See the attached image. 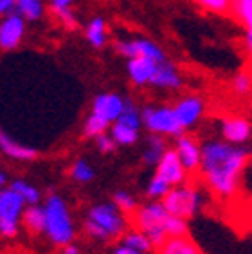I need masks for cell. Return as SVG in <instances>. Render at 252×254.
<instances>
[{"instance_id":"1","label":"cell","mask_w":252,"mask_h":254,"mask_svg":"<svg viewBox=\"0 0 252 254\" xmlns=\"http://www.w3.org/2000/svg\"><path fill=\"white\" fill-rule=\"evenodd\" d=\"M249 152L229 142H205L202 146L198 182H204L220 200H229L240 190L243 171L247 168Z\"/></svg>"},{"instance_id":"2","label":"cell","mask_w":252,"mask_h":254,"mask_svg":"<svg viewBox=\"0 0 252 254\" xmlns=\"http://www.w3.org/2000/svg\"><path fill=\"white\" fill-rule=\"evenodd\" d=\"M168 218H170V213L164 204H159V202L137 207L133 213L126 215V222L131 225V229L141 231L142 235L148 236L153 247H159L166 238H170L166 231Z\"/></svg>"},{"instance_id":"3","label":"cell","mask_w":252,"mask_h":254,"mask_svg":"<svg viewBox=\"0 0 252 254\" xmlns=\"http://www.w3.org/2000/svg\"><path fill=\"white\" fill-rule=\"evenodd\" d=\"M45 233L56 245L72 244L74 227L62 196L51 195L45 202Z\"/></svg>"},{"instance_id":"4","label":"cell","mask_w":252,"mask_h":254,"mask_svg":"<svg viewBox=\"0 0 252 254\" xmlns=\"http://www.w3.org/2000/svg\"><path fill=\"white\" fill-rule=\"evenodd\" d=\"M87 231L97 240L117 238L125 231V218L116 204H99L88 211Z\"/></svg>"},{"instance_id":"5","label":"cell","mask_w":252,"mask_h":254,"mask_svg":"<svg viewBox=\"0 0 252 254\" xmlns=\"http://www.w3.org/2000/svg\"><path fill=\"white\" fill-rule=\"evenodd\" d=\"M164 207L168 213L177 218L188 220L191 216L196 215V211L200 209L202 204V196L196 188L194 181H186L184 184H180L177 188H171L170 193L164 196Z\"/></svg>"},{"instance_id":"6","label":"cell","mask_w":252,"mask_h":254,"mask_svg":"<svg viewBox=\"0 0 252 254\" xmlns=\"http://www.w3.org/2000/svg\"><path fill=\"white\" fill-rule=\"evenodd\" d=\"M25 200L15 190L0 191V235L15 236L18 231V222L22 218Z\"/></svg>"},{"instance_id":"7","label":"cell","mask_w":252,"mask_h":254,"mask_svg":"<svg viewBox=\"0 0 252 254\" xmlns=\"http://www.w3.org/2000/svg\"><path fill=\"white\" fill-rule=\"evenodd\" d=\"M142 121L146 128L153 133H164V135H182L184 128L180 127L175 108L171 107H150L142 110Z\"/></svg>"},{"instance_id":"8","label":"cell","mask_w":252,"mask_h":254,"mask_svg":"<svg viewBox=\"0 0 252 254\" xmlns=\"http://www.w3.org/2000/svg\"><path fill=\"white\" fill-rule=\"evenodd\" d=\"M177 153L180 157L182 166L189 175V181L198 182L200 164H202V148L191 135H179L177 141Z\"/></svg>"},{"instance_id":"9","label":"cell","mask_w":252,"mask_h":254,"mask_svg":"<svg viewBox=\"0 0 252 254\" xmlns=\"http://www.w3.org/2000/svg\"><path fill=\"white\" fill-rule=\"evenodd\" d=\"M155 175L159 179H162L164 182H168L171 188L184 184V181L188 179V173H186V168L180 162V157L177 153V150H168L162 155L159 166H157Z\"/></svg>"},{"instance_id":"10","label":"cell","mask_w":252,"mask_h":254,"mask_svg":"<svg viewBox=\"0 0 252 254\" xmlns=\"http://www.w3.org/2000/svg\"><path fill=\"white\" fill-rule=\"evenodd\" d=\"M117 51L123 56H130V58H150L155 60L157 64L166 62V56L160 47L151 44L150 40H133V42H119Z\"/></svg>"},{"instance_id":"11","label":"cell","mask_w":252,"mask_h":254,"mask_svg":"<svg viewBox=\"0 0 252 254\" xmlns=\"http://www.w3.org/2000/svg\"><path fill=\"white\" fill-rule=\"evenodd\" d=\"M25 25L20 15H9L0 24V49L11 51L18 47L24 36Z\"/></svg>"},{"instance_id":"12","label":"cell","mask_w":252,"mask_h":254,"mask_svg":"<svg viewBox=\"0 0 252 254\" xmlns=\"http://www.w3.org/2000/svg\"><path fill=\"white\" fill-rule=\"evenodd\" d=\"M173 108H175V114H177V119H179V123H180V127L189 128L198 121L202 112H204V101L200 98H196V96H188V98L180 99Z\"/></svg>"},{"instance_id":"13","label":"cell","mask_w":252,"mask_h":254,"mask_svg":"<svg viewBox=\"0 0 252 254\" xmlns=\"http://www.w3.org/2000/svg\"><path fill=\"white\" fill-rule=\"evenodd\" d=\"M125 110V101L117 94H99L94 99V112L105 121H117Z\"/></svg>"},{"instance_id":"14","label":"cell","mask_w":252,"mask_h":254,"mask_svg":"<svg viewBox=\"0 0 252 254\" xmlns=\"http://www.w3.org/2000/svg\"><path fill=\"white\" fill-rule=\"evenodd\" d=\"M155 254H202L198 245L186 236H170L159 247H155Z\"/></svg>"},{"instance_id":"15","label":"cell","mask_w":252,"mask_h":254,"mask_svg":"<svg viewBox=\"0 0 252 254\" xmlns=\"http://www.w3.org/2000/svg\"><path fill=\"white\" fill-rule=\"evenodd\" d=\"M157 67H159V64H157L155 60L131 58L130 62H128V74H130V78L133 83L144 85V83H150L151 78L155 76Z\"/></svg>"},{"instance_id":"16","label":"cell","mask_w":252,"mask_h":254,"mask_svg":"<svg viewBox=\"0 0 252 254\" xmlns=\"http://www.w3.org/2000/svg\"><path fill=\"white\" fill-rule=\"evenodd\" d=\"M222 133L229 142L233 144H242L251 137V125L245 119L240 118H229L223 121Z\"/></svg>"},{"instance_id":"17","label":"cell","mask_w":252,"mask_h":254,"mask_svg":"<svg viewBox=\"0 0 252 254\" xmlns=\"http://www.w3.org/2000/svg\"><path fill=\"white\" fill-rule=\"evenodd\" d=\"M0 150L5 153L11 159H16V161H33L38 157V152L33 150V148L22 146L15 139H11L7 133H4L0 130Z\"/></svg>"},{"instance_id":"18","label":"cell","mask_w":252,"mask_h":254,"mask_svg":"<svg viewBox=\"0 0 252 254\" xmlns=\"http://www.w3.org/2000/svg\"><path fill=\"white\" fill-rule=\"evenodd\" d=\"M150 83L159 88H179L180 85H182V81H180V76H179V72H177L175 65L166 60V62L159 64L155 76L151 78Z\"/></svg>"},{"instance_id":"19","label":"cell","mask_w":252,"mask_h":254,"mask_svg":"<svg viewBox=\"0 0 252 254\" xmlns=\"http://www.w3.org/2000/svg\"><path fill=\"white\" fill-rule=\"evenodd\" d=\"M22 222H24L25 229L34 233V235L44 233L45 231V211L42 209V207L33 205V207H29V209L22 215Z\"/></svg>"},{"instance_id":"20","label":"cell","mask_w":252,"mask_h":254,"mask_svg":"<svg viewBox=\"0 0 252 254\" xmlns=\"http://www.w3.org/2000/svg\"><path fill=\"white\" fill-rule=\"evenodd\" d=\"M231 15L247 29H252V0H233Z\"/></svg>"},{"instance_id":"21","label":"cell","mask_w":252,"mask_h":254,"mask_svg":"<svg viewBox=\"0 0 252 254\" xmlns=\"http://www.w3.org/2000/svg\"><path fill=\"white\" fill-rule=\"evenodd\" d=\"M72 2L74 0H53V2H51V7H53L54 15L58 16L68 29H76V18H74V15H72V9H70Z\"/></svg>"},{"instance_id":"22","label":"cell","mask_w":252,"mask_h":254,"mask_svg":"<svg viewBox=\"0 0 252 254\" xmlns=\"http://www.w3.org/2000/svg\"><path fill=\"white\" fill-rule=\"evenodd\" d=\"M105 38H107V25L103 18H94L90 24L87 25V40L94 47H103L105 45Z\"/></svg>"},{"instance_id":"23","label":"cell","mask_w":252,"mask_h":254,"mask_svg":"<svg viewBox=\"0 0 252 254\" xmlns=\"http://www.w3.org/2000/svg\"><path fill=\"white\" fill-rule=\"evenodd\" d=\"M16 9H18L22 18L27 20H38L44 15L42 0H16Z\"/></svg>"},{"instance_id":"24","label":"cell","mask_w":252,"mask_h":254,"mask_svg":"<svg viewBox=\"0 0 252 254\" xmlns=\"http://www.w3.org/2000/svg\"><path fill=\"white\" fill-rule=\"evenodd\" d=\"M168 152L166 150V144L164 141H162V137L159 135H153L150 137V141H148V152H146L144 155V161L148 162V164H159L160 159H162V155Z\"/></svg>"},{"instance_id":"25","label":"cell","mask_w":252,"mask_h":254,"mask_svg":"<svg viewBox=\"0 0 252 254\" xmlns=\"http://www.w3.org/2000/svg\"><path fill=\"white\" fill-rule=\"evenodd\" d=\"M137 130L135 128H130L126 127V125H121V123H117L114 125L112 128V139L117 142V144H133L137 141Z\"/></svg>"},{"instance_id":"26","label":"cell","mask_w":252,"mask_h":254,"mask_svg":"<svg viewBox=\"0 0 252 254\" xmlns=\"http://www.w3.org/2000/svg\"><path fill=\"white\" fill-rule=\"evenodd\" d=\"M123 244L126 245V247H130V249H135L139 251V253H146V251L151 249V242L148 240V236L142 235L141 231H130L128 235L123 238Z\"/></svg>"},{"instance_id":"27","label":"cell","mask_w":252,"mask_h":254,"mask_svg":"<svg viewBox=\"0 0 252 254\" xmlns=\"http://www.w3.org/2000/svg\"><path fill=\"white\" fill-rule=\"evenodd\" d=\"M117 123H121V125H126V127L139 130V125H141V116H139V110H137L135 105H133L131 101L125 103V110H123V114L119 116Z\"/></svg>"},{"instance_id":"28","label":"cell","mask_w":252,"mask_h":254,"mask_svg":"<svg viewBox=\"0 0 252 254\" xmlns=\"http://www.w3.org/2000/svg\"><path fill=\"white\" fill-rule=\"evenodd\" d=\"M11 190H15L27 204H36V202L40 200V191L24 181H15L13 186H11Z\"/></svg>"},{"instance_id":"29","label":"cell","mask_w":252,"mask_h":254,"mask_svg":"<svg viewBox=\"0 0 252 254\" xmlns=\"http://www.w3.org/2000/svg\"><path fill=\"white\" fill-rule=\"evenodd\" d=\"M193 2L198 4L200 7H204V9L218 13V15H231L233 0H193Z\"/></svg>"},{"instance_id":"30","label":"cell","mask_w":252,"mask_h":254,"mask_svg":"<svg viewBox=\"0 0 252 254\" xmlns=\"http://www.w3.org/2000/svg\"><path fill=\"white\" fill-rule=\"evenodd\" d=\"M108 128V121H105L103 118L92 114L85 123V135L87 137H99L105 133V130Z\"/></svg>"},{"instance_id":"31","label":"cell","mask_w":252,"mask_h":254,"mask_svg":"<svg viewBox=\"0 0 252 254\" xmlns=\"http://www.w3.org/2000/svg\"><path fill=\"white\" fill-rule=\"evenodd\" d=\"M170 190H171L170 184H168V182H164L162 179H159V177L155 175L150 181V184H148V191H146V193H148V196H150V198H160V196L164 198V196L170 193Z\"/></svg>"},{"instance_id":"32","label":"cell","mask_w":252,"mask_h":254,"mask_svg":"<svg viewBox=\"0 0 252 254\" xmlns=\"http://www.w3.org/2000/svg\"><path fill=\"white\" fill-rule=\"evenodd\" d=\"M70 173H72V177L78 182H88V181H92L94 179V170L88 166V162H85V161L74 162Z\"/></svg>"},{"instance_id":"33","label":"cell","mask_w":252,"mask_h":254,"mask_svg":"<svg viewBox=\"0 0 252 254\" xmlns=\"http://www.w3.org/2000/svg\"><path fill=\"white\" fill-rule=\"evenodd\" d=\"M233 88H234V92L240 94V96H247L252 90V74L240 72L236 78L233 79Z\"/></svg>"},{"instance_id":"34","label":"cell","mask_w":252,"mask_h":254,"mask_svg":"<svg viewBox=\"0 0 252 254\" xmlns=\"http://www.w3.org/2000/svg\"><path fill=\"white\" fill-rule=\"evenodd\" d=\"M114 204H116L123 213H126V215H130V213H133V211L137 209L135 200H133L128 193H125V191H117L116 195H114Z\"/></svg>"},{"instance_id":"35","label":"cell","mask_w":252,"mask_h":254,"mask_svg":"<svg viewBox=\"0 0 252 254\" xmlns=\"http://www.w3.org/2000/svg\"><path fill=\"white\" fill-rule=\"evenodd\" d=\"M97 146H99V150H101L103 153H110V152H114L116 142H114V139H110V137H107L103 133V135L97 137Z\"/></svg>"},{"instance_id":"36","label":"cell","mask_w":252,"mask_h":254,"mask_svg":"<svg viewBox=\"0 0 252 254\" xmlns=\"http://www.w3.org/2000/svg\"><path fill=\"white\" fill-rule=\"evenodd\" d=\"M13 7H16V0H0V15L9 13Z\"/></svg>"},{"instance_id":"37","label":"cell","mask_w":252,"mask_h":254,"mask_svg":"<svg viewBox=\"0 0 252 254\" xmlns=\"http://www.w3.org/2000/svg\"><path fill=\"white\" fill-rule=\"evenodd\" d=\"M245 47H247V53L251 56L252 62V29H247V36H245Z\"/></svg>"},{"instance_id":"38","label":"cell","mask_w":252,"mask_h":254,"mask_svg":"<svg viewBox=\"0 0 252 254\" xmlns=\"http://www.w3.org/2000/svg\"><path fill=\"white\" fill-rule=\"evenodd\" d=\"M243 179H245V181H249V182H252V157L249 159L247 168H245V171H243ZM243 179H242V181H243Z\"/></svg>"},{"instance_id":"39","label":"cell","mask_w":252,"mask_h":254,"mask_svg":"<svg viewBox=\"0 0 252 254\" xmlns=\"http://www.w3.org/2000/svg\"><path fill=\"white\" fill-rule=\"evenodd\" d=\"M116 254H142V253H139V251L130 249V247H126V245H123V247L116 249Z\"/></svg>"},{"instance_id":"40","label":"cell","mask_w":252,"mask_h":254,"mask_svg":"<svg viewBox=\"0 0 252 254\" xmlns=\"http://www.w3.org/2000/svg\"><path fill=\"white\" fill-rule=\"evenodd\" d=\"M65 254H79V251H78V247H74L72 244H68V245H65Z\"/></svg>"},{"instance_id":"41","label":"cell","mask_w":252,"mask_h":254,"mask_svg":"<svg viewBox=\"0 0 252 254\" xmlns=\"http://www.w3.org/2000/svg\"><path fill=\"white\" fill-rule=\"evenodd\" d=\"M4 182H5V175L0 171V186H4Z\"/></svg>"}]
</instances>
